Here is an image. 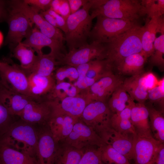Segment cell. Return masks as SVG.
I'll return each mask as SVG.
<instances>
[{"instance_id": "cell-19", "label": "cell", "mask_w": 164, "mask_h": 164, "mask_svg": "<svg viewBox=\"0 0 164 164\" xmlns=\"http://www.w3.org/2000/svg\"><path fill=\"white\" fill-rule=\"evenodd\" d=\"M164 34V20L162 16L148 20L144 26L142 37L141 53L147 60L153 51V43L157 33Z\"/></svg>"}, {"instance_id": "cell-26", "label": "cell", "mask_w": 164, "mask_h": 164, "mask_svg": "<svg viewBox=\"0 0 164 164\" xmlns=\"http://www.w3.org/2000/svg\"><path fill=\"white\" fill-rule=\"evenodd\" d=\"M11 56L19 61L21 67L26 73L34 65L38 58L35 50L31 47L22 42L11 51Z\"/></svg>"}, {"instance_id": "cell-29", "label": "cell", "mask_w": 164, "mask_h": 164, "mask_svg": "<svg viewBox=\"0 0 164 164\" xmlns=\"http://www.w3.org/2000/svg\"><path fill=\"white\" fill-rule=\"evenodd\" d=\"M37 55L38 58L36 61L27 72V75L33 73L45 76L52 75L55 67L58 66L56 59L49 53L47 54Z\"/></svg>"}, {"instance_id": "cell-39", "label": "cell", "mask_w": 164, "mask_h": 164, "mask_svg": "<svg viewBox=\"0 0 164 164\" xmlns=\"http://www.w3.org/2000/svg\"><path fill=\"white\" fill-rule=\"evenodd\" d=\"M12 115L0 101V136L1 137L12 123Z\"/></svg>"}, {"instance_id": "cell-34", "label": "cell", "mask_w": 164, "mask_h": 164, "mask_svg": "<svg viewBox=\"0 0 164 164\" xmlns=\"http://www.w3.org/2000/svg\"><path fill=\"white\" fill-rule=\"evenodd\" d=\"M154 50L151 56L150 63L152 66L163 70L164 65V34L156 38L153 43Z\"/></svg>"}, {"instance_id": "cell-31", "label": "cell", "mask_w": 164, "mask_h": 164, "mask_svg": "<svg viewBox=\"0 0 164 164\" xmlns=\"http://www.w3.org/2000/svg\"><path fill=\"white\" fill-rule=\"evenodd\" d=\"M150 128L154 138L161 143L164 142V118L162 113L153 108H148Z\"/></svg>"}, {"instance_id": "cell-8", "label": "cell", "mask_w": 164, "mask_h": 164, "mask_svg": "<svg viewBox=\"0 0 164 164\" xmlns=\"http://www.w3.org/2000/svg\"><path fill=\"white\" fill-rule=\"evenodd\" d=\"M106 49L104 44L96 42L69 51L59 61L58 65H68L75 67L96 59H105Z\"/></svg>"}, {"instance_id": "cell-38", "label": "cell", "mask_w": 164, "mask_h": 164, "mask_svg": "<svg viewBox=\"0 0 164 164\" xmlns=\"http://www.w3.org/2000/svg\"><path fill=\"white\" fill-rule=\"evenodd\" d=\"M148 99L152 102L159 103L161 111H164V78L159 80L157 85L148 91Z\"/></svg>"}, {"instance_id": "cell-11", "label": "cell", "mask_w": 164, "mask_h": 164, "mask_svg": "<svg viewBox=\"0 0 164 164\" xmlns=\"http://www.w3.org/2000/svg\"><path fill=\"white\" fill-rule=\"evenodd\" d=\"M111 115L105 102L92 101L86 105L80 119L98 133L110 126Z\"/></svg>"}, {"instance_id": "cell-13", "label": "cell", "mask_w": 164, "mask_h": 164, "mask_svg": "<svg viewBox=\"0 0 164 164\" xmlns=\"http://www.w3.org/2000/svg\"><path fill=\"white\" fill-rule=\"evenodd\" d=\"M53 112L52 101L44 99L30 102L18 116L22 120L32 125H44L48 123Z\"/></svg>"}, {"instance_id": "cell-23", "label": "cell", "mask_w": 164, "mask_h": 164, "mask_svg": "<svg viewBox=\"0 0 164 164\" xmlns=\"http://www.w3.org/2000/svg\"><path fill=\"white\" fill-rule=\"evenodd\" d=\"M130 120L136 133L142 135H152L149 121L148 108L144 103H135L132 99Z\"/></svg>"}, {"instance_id": "cell-10", "label": "cell", "mask_w": 164, "mask_h": 164, "mask_svg": "<svg viewBox=\"0 0 164 164\" xmlns=\"http://www.w3.org/2000/svg\"><path fill=\"white\" fill-rule=\"evenodd\" d=\"M9 5L26 15L43 34L63 44L64 37L61 31L49 23L38 11L25 3L23 0L9 1Z\"/></svg>"}, {"instance_id": "cell-47", "label": "cell", "mask_w": 164, "mask_h": 164, "mask_svg": "<svg viewBox=\"0 0 164 164\" xmlns=\"http://www.w3.org/2000/svg\"><path fill=\"white\" fill-rule=\"evenodd\" d=\"M152 164H164V145L161 143L159 146Z\"/></svg>"}, {"instance_id": "cell-41", "label": "cell", "mask_w": 164, "mask_h": 164, "mask_svg": "<svg viewBox=\"0 0 164 164\" xmlns=\"http://www.w3.org/2000/svg\"><path fill=\"white\" fill-rule=\"evenodd\" d=\"M140 80L148 91L157 85L159 80L152 73L149 72L140 74Z\"/></svg>"}, {"instance_id": "cell-43", "label": "cell", "mask_w": 164, "mask_h": 164, "mask_svg": "<svg viewBox=\"0 0 164 164\" xmlns=\"http://www.w3.org/2000/svg\"><path fill=\"white\" fill-rule=\"evenodd\" d=\"M46 11L49 14L54 18L58 28L62 30L64 34L66 33L67 31L66 21L51 8Z\"/></svg>"}, {"instance_id": "cell-50", "label": "cell", "mask_w": 164, "mask_h": 164, "mask_svg": "<svg viewBox=\"0 0 164 164\" xmlns=\"http://www.w3.org/2000/svg\"><path fill=\"white\" fill-rule=\"evenodd\" d=\"M63 0H52L50 8L59 14V10Z\"/></svg>"}, {"instance_id": "cell-35", "label": "cell", "mask_w": 164, "mask_h": 164, "mask_svg": "<svg viewBox=\"0 0 164 164\" xmlns=\"http://www.w3.org/2000/svg\"><path fill=\"white\" fill-rule=\"evenodd\" d=\"M141 3L144 6L145 15L151 18L162 16L164 13V0H143Z\"/></svg>"}, {"instance_id": "cell-25", "label": "cell", "mask_w": 164, "mask_h": 164, "mask_svg": "<svg viewBox=\"0 0 164 164\" xmlns=\"http://www.w3.org/2000/svg\"><path fill=\"white\" fill-rule=\"evenodd\" d=\"M0 164H38L35 158L0 143Z\"/></svg>"}, {"instance_id": "cell-4", "label": "cell", "mask_w": 164, "mask_h": 164, "mask_svg": "<svg viewBox=\"0 0 164 164\" xmlns=\"http://www.w3.org/2000/svg\"><path fill=\"white\" fill-rule=\"evenodd\" d=\"M145 15L141 1L108 0L101 5L92 9L91 17L99 15L116 19L136 22Z\"/></svg>"}, {"instance_id": "cell-40", "label": "cell", "mask_w": 164, "mask_h": 164, "mask_svg": "<svg viewBox=\"0 0 164 164\" xmlns=\"http://www.w3.org/2000/svg\"><path fill=\"white\" fill-rule=\"evenodd\" d=\"M111 127L121 133L134 135L136 133L135 128L130 119H124L110 125Z\"/></svg>"}, {"instance_id": "cell-49", "label": "cell", "mask_w": 164, "mask_h": 164, "mask_svg": "<svg viewBox=\"0 0 164 164\" xmlns=\"http://www.w3.org/2000/svg\"><path fill=\"white\" fill-rule=\"evenodd\" d=\"M40 13L49 23L53 26L58 28L54 18L49 14L46 11L41 12Z\"/></svg>"}, {"instance_id": "cell-5", "label": "cell", "mask_w": 164, "mask_h": 164, "mask_svg": "<svg viewBox=\"0 0 164 164\" xmlns=\"http://www.w3.org/2000/svg\"><path fill=\"white\" fill-rule=\"evenodd\" d=\"M91 29L89 38L92 42L103 44L109 43L118 36L138 24L136 22L114 19L99 15Z\"/></svg>"}, {"instance_id": "cell-1", "label": "cell", "mask_w": 164, "mask_h": 164, "mask_svg": "<svg viewBox=\"0 0 164 164\" xmlns=\"http://www.w3.org/2000/svg\"><path fill=\"white\" fill-rule=\"evenodd\" d=\"M143 29L144 26L138 24L109 43L104 44L106 52L105 59L111 69L129 56L141 53Z\"/></svg>"}, {"instance_id": "cell-28", "label": "cell", "mask_w": 164, "mask_h": 164, "mask_svg": "<svg viewBox=\"0 0 164 164\" xmlns=\"http://www.w3.org/2000/svg\"><path fill=\"white\" fill-rule=\"evenodd\" d=\"M140 75L126 78L122 85L132 99L138 103H144L148 99V91L142 84L139 79Z\"/></svg>"}, {"instance_id": "cell-3", "label": "cell", "mask_w": 164, "mask_h": 164, "mask_svg": "<svg viewBox=\"0 0 164 164\" xmlns=\"http://www.w3.org/2000/svg\"><path fill=\"white\" fill-rule=\"evenodd\" d=\"M93 5V0H89L82 8L71 14L67 19V31L64 36L69 51L88 44L93 20L89 12Z\"/></svg>"}, {"instance_id": "cell-33", "label": "cell", "mask_w": 164, "mask_h": 164, "mask_svg": "<svg viewBox=\"0 0 164 164\" xmlns=\"http://www.w3.org/2000/svg\"><path fill=\"white\" fill-rule=\"evenodd\" d=\"M101 149L102 162L106 164H132L125 156L109 145L106 144Z\"/></svg>"}, {"instance_id": "cell-46", "label": "cell", "mask_w": 164, "mask_h": 164, "mask_svg": "<svg viewBox=\"0 0 164 164\" xmlns=\"http://www.w3.org/2000/svg\"><path fill=\"white\" fill-rule=\"evenodd\" d=\"M68 1L70 10L71 14H72L78 10L81 6H83L89 0H68Z\"/></svg>"}, {"instance_id": "cell-44", "label": "cell", "mask_w": 164, "mask_h": 164, "mask_svg": "<svg viewBox=\"0 0 164 164\" xmlns=\"http://www.w3.org/2000/svg\"><path fill=\"white\" fill-rule=\"evenodd\" d=\"M8 1L0 0V22H6L9 12Z\"/></svg>"}, {"instance_id": "cell-21", "label": "cell", "mask_w": 164, "mask_h": 164, "mask_svg": "<svg viewBox=\"0 0 164 164\" xmlns=\"http://www.w3.org/2000/svg\"><path fill=\"white\" fill-rule=\"evenodd\" d=\"M27 76L30 96L37 101L44 98L51 91L56 84L52 75L45 76L32 73Z\"/></svg>"}, {"instance_id": "cell-20", "label": "cell", "mask_w": 164, "mask_h": 164, "mask_svg": "<svg viewBox=\"0 0 164 164\" xmlns=\"http://www.w3.org/2000/svg\"><path fill=\"white\" fill-rule=\"evenodd\" d=\"M79 119L75 118L66 114L53 113L47 124L57 143L63 142L68 136L74 125Z\"/></svg>"}, {"instance_id": "cell-51", "label": "cell", "mask_w": 164, "mask_h": 164, "mask_svg": "<svg viewBox=\"0 0 164 164\" xmlns=\"http://www.w3.org/2000/svg\"><path fill=\"white\" fill-rule=\"evenodd\" d=\"M2 83H1V79H0V88H1V87H2Z\"/></svg>"}, {"instance_id": "cell-22", "label": "cell", "mask_w": 164, "mask_h": 164, "mask_svg": "<svg viewBox=\"0 0 164 164\" xmlns=\"http://www.w3.org/2000/svg\"><path fill=\"white\" fill-rule=\"evenodd\" d=\"M33 98L10 91L3 86L0 88V101L12 116H18Z\"/></svg>"}, {"instance_id": "cell-7", "label": "cell", "mask_w": 164, "mask_h": 164, "mask_svg": "<svg viewBox=\"0 0 164 164\" xmlns=\"http://www.w3.org/2000/svg\"><path fill=\"white\" fill-rule=\"evenodd\" d=\"M6 22L9 31L4 45H8L11 51L22 42L23 39H26L29 36L33 29V24L26 15L9 4Z\"/></svg>"}, {"instance_id": "cell-12", "label": "cell", "mask_w": 164, "mask_h": 164, "mask_svg": "<svg viewBox=\"0 0 164 164\" xmlns=\"http://www.w3.org/2000/svg\"><path fill=\"white\" fill-rule=\"evenodd\" d=\"M161 143L152 135H134L133 159L135 164H152Z\"/></svg>"}, {"instance_id": "cell-6", "label": "cell", "mask_w": 164, "mask_h": 164, "mask_svg": "<svg viewBox=\"0 0 164 164\" xmlns=\"http://www.w3.org/2000/svg\"><path fill=\"white\" fill-rule=\"evenodd\" d=\"M0 78L2 86L6 89L31 97L27 75L20 65L10 58L4 57L0 60Z\"/></svg>"}, {"instance_id": "cell-52", "label": "cell", "mask_w": 164, "mask_h": 164, "mask_svg": "<svg viewBox=\"0 0 164 164\" xmlns=\"http://www.w3.org/2000/svg\"><path fill=\"white\" fill-rule=\"evenodd\" d=\"M101 164H103V163H102Z\"/></svg>"}, {"instance_id": "cell-15", "label": "cell", "mask_w": 164, "mask_h": 164, "mask_svg": "<svg viewBox=\"0 0 164 164\" xmlns=\"http://www.w3.org/2000/svg\"><path fill=\"white\" fill-rule=\"evenodd\" d=\"M123 81L112 73L96 81L83 94L91 101L105 102Z\"/></svg>"}, {"instance_id": "cell-30", "label": "cell", "mask_w": 164, "mask_h": 164, "mask_svg": "<svg viewBox=\"0 0 164 164\" xmlns=\"http://www.w3.org/2000/svg\"><path fill=\"white\" fill-rule=\"evenodd\" d=\"M79 94L78 89L73 84L63 81L56 84L51 91L44 98L59 101L66 97H74Z\"/></svg>"}, {"instance_id": "cell-14", "label": "cell", "mask_w": 164, "mask_h": 164, "mask_svg": "<svg viewBox=\"0 0 164 164\" xmlns=\"http://www.w3.org/2000/svg\"><path fill=\"white\" fill-rule=\"evenodd\" d=\"M104 142L123 155L128 160L134 159V135L118 132L110 126L98 133Z\"/></svg>"}, {"instance_id": "cell-17", "label": "cell", "mask_w": 164, "mask_h": 164, "mask_svg": "<svg viewBox=\"0 0 164 164\" xmlns=\"http://www.w3.org/2000/svg\"><path fill=\"white\" fill-rule=\"evenodd\" d=\"M58 144L48 127L38 131L36 157L38 164H53Z\"/></svg>"}, {"instance_id": "cell-27", "label": "cell", "mask_w": 164, "mask_h": 164, "mask_svg": "<svg viewBox=\"0 0 164 164\" xmlns=\"http://www.w3.org/2000/svg\"><path fill=\"white\" fill-rule=\"evenodd\" d=\"M58 145L53 164H78L84 151L64 143Z\"/></svg>"}, {"instance_id": "cell-24", "label": "cell", "mask_w": 164, "mask_h": 164, "mask_svg": "<svg viewBox=\"0 0 164 164\" xmlns=\"http://www.w3.org/2000/svg\"><path fill=\"white\" fill-rule=\"evenodd\" d=\"M146 59L141 53L134 54L125 58L116 67L124 75L134 76L142 74Z\"/></svg>"}, {"instance_id": "cell-36", "label": "cell", "mask_w": 164, "mask_h": 164, "mask_svg": "<svg viewBox=\"0 0 164 164\" xmlns=\"http://www.w3.org/2000/svg\"><path fill=\"white\" fill-rule=\"evenodd\" d=\"M54 77L56 84L64 81L66 78L69 80L70 82L72 83L71 82H75L76 81L78 74L75 67L64 65L56 70Z\"/></svg>"}, {"instance_id": "cell-45", "label": "cell", "mask_w": 164, "mask_h": 164, "mask_svg": "<svg viewBox=\"0 0 164 164\" xmlns=\"http://www.w3.org/2000/svg\"><path fill=\"white\" fill-rule=\"evenodd\" d=\"M59 14L66 21L71 15L68 0H63L59 10Z\"/></svg>"}, {"instance_id": "cell-37", "label": "cell", "mask_w": 164, "mask_h": 164, "mask_svg": "<svg viewBox=\"0 0 164 164\" xmlns=\"http://www.w3.org/2000/svg\"><path fill=\"white\" fill-rule=\"evenodd\" d=\"M91 147L86 149L78 164H101V148Z\"/></svg>"}, {"instance_id": "cell-16", "label": "cell", "mask_w": 164, "mask_h": 164, "mask_svg": "<svg viewBox=\"0 0 164 164\" xmlns=\"http://www.w3.org/2000/svg\"><path fill=\"white\" fill-rule=\"evenodd\" d=\"M22 42L32 47L38 55L43 54L42 51L43 47H49L51 49L49 53L57 61L61 60L65 55L62 52L63 44L45 35L36 26L33 28L29 36Z\"/></svg>"}, {"instance_id": "cell-18", "label": "cell", "mask_w": 164, "mask_h": 164, "mask_svg": "<svg viewBox=\"0 0 164 164\" xmlns=\"http://www.w3.org/2000/svg\"><path fill=\"white\" fill-rule=\"evenodd\" d=\"M53 113L64 114L79 119L86 105L91 101L84 95L67 97L59 101H52Z\"/></svg>"}, {"instance_id": "cell-48", "label": "cell", "mask_w": 164, "mask_h": 164, "mask_svg": "<svg viewBox=\"0 0 164 164\" xmlns=\"http://www.w3.org/2000/svg\"><path fill=\"white\" fill-rule=\"evenodd\" d=\"M91 61L79 65L75 67L77 70L78 77L86 76V74L90 67Z\"/></svg>"}, {"instance_id": "cell-42", "label": "cell", "mask_w": 164, "mask_h": 164, "mask_svg": "<svg viewBox=\"0 0 164 164\" xmlns=\"http://www.w3.org/2000/svg\"><path fill=\"white\" fill-rule=\"evenodd\" d=\"M52 0H24V2L39 12L49 9Z\"/></svg>"}, {"instance_id": "cell-9", "label": "cell", "mask_w": 164, "mask_h": 164, "mask_svg": "<svg viewBox=\"0 0 164 164\" xmlns=\"http://www.w3.org/2000/svg\"><path fill=\"white\" fill-rule=\"evenodd\" d=\"M63 142L79 149L91 147L101 148L106 144L93 129L80 119L75 124L72 132Z\"/></svg>"}, {"instance_id": "cell-32", "label": "cell", "mask_w": 164, "mask_h": 164, "mask_svg": "<svg viewBox=\"0 0 164 164\" xmlns=\"http://www.w3.org/2000/svg\"><path fill=\"white\" fill-rule=\"evenodd\" d=\"M122 84L113 92L108 101V106L113 114L118 113L123 110L130 98Z\"/></svg>"}, {"instance_id": "cell-2", "label": "cell", "mask_w": 164, "mask_h": 164, "mask_svg": "<svg viewBox=\"0 0 164 164\" xmlns=\"http://www.w3.org/2000/svg\"><path fill=\"white\" fill-rule=\"evenodd\" d=\"M38 140V131L33 125L21 120L11 124L0 143L36 158Z\"/></svg>"}]
</instances>
